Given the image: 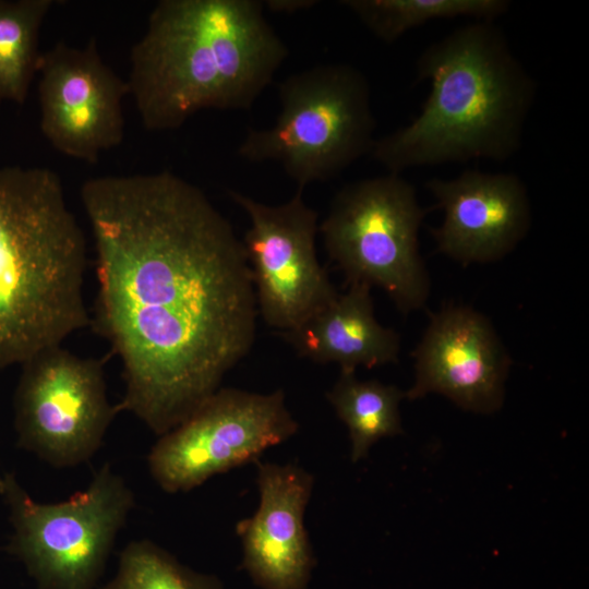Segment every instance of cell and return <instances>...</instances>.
Returning a JSON list of instances; mask_svg holds the SVG:
<instances>
[{"label": "cell", "instance_id": "3957f363", "mask_svg": "<svg viewBox=\"0 0 589 589\" xmlns=\"http://www.w3.org/2000/svg\"><path fill=\"white\" fill-rule=\"evenodd\" d=\"M416 71L418 81L430 82L419 115L375 139L370 152L388 172L503 163L519 151L537 83L494 22L471 21L430 44Z\"/></svg>", "mask_w": 589, "mask_h": 589}, {"label": "cell", "instance_id": "7c38bea8", "mask_svg": "<svg viewBox=\"0 0 589 589\" xmlns=\"http://www.w3.org/2000/svg\"><path fill=\"white\" fill-rule=\"evenodd\" d=\"M413 357L416 378L406 398L438 393L473 412L501 408L512 360L483 314L464 305L443 306L431 314Z\"/></svg>", "mask_w": 589, "mask_h": 589}, {"label": "cell", "instance_id": "d6986e66", "mask_svg": "<svg viewBox=\"0 0 589 589\" xmlns=\"http://www.w3.org/2000/svg\"><path fill=\"white\" fill-rule=\"evenodd\" d=\"M101 589H224L215 575L193 570L157 543L140 539L120 553L112 578Z\"/></svg>", "mask_w": 589, "mask_h": 589}, {"label": "cell", "instance_id": "5bb4252c", "mask_svg": "<svg viewBox=\"0 0 589 589\" xmlns=\"http://www.w3.org/2000/svg\"><path fill=\"white\" fill-rule=\"evenodd\" d=\"M313 476L287 464L257 461L260 503L253 516L237 524L242 565L262 589H305L314 567L304 527Z\"/></svg>", "mask_w": 589, "mask_h": 589}, {"label": "cell", "instance_id": "9a60e30c", "mask_svg": "<svg viewBox=\"0 0 589 589\" xmlns=\"http://www.w3.org/2000/svg\"><path fill=\"white\" fill-rule=\"evenodd\" d=\"M293 350L313 362L356 372L398 361L400 337L374 316L371 287L352 283L344 293L297 327L280 333Z\"/></svg>", "mask_w": 589, "mask_h": 589}, {"label": "cell", "instance_id": "8992f818", "mask_svg": "<svg viewBox=\"0 0 589 589\" xmlns=\"http://www.w3.org/2000/svg\"><path fill=\"white\" fill-rule=\"evenodd\" d=\"M0 496L12 526L7 550L38 589H94L135 505L132 489L109 462L61 502L35 501L11 472L0 477Z\"/></svg>", "mask_w": 589, "mask_h": 589}, {"label": "cell", "instance_id": "ffe728a7", "mask_svg": "<svg viewBox=\"0 0 589 589\" xmlns=\"http://www.w3.org/2000/svg\"><path fill=\"white\" fill-rule=\"evenodd\" d=\"M320 3L316 0H265L264 8L275 13L293 14L309 10Z\"/></svg>", "mask_w": 589, "mask_h": 589}, {"label": "cell", "instance_id": "e0dca14e", "mask_svg": "<svg viewBox=\"0 0 589 589\" xmlns=\"http://www.w3.org/2000/svg\"><path fill=\"white\" fill-rule=\"evenodd\" d=\"M339 3L386 44L437 20L466 17L495 22L512 5L508 0H344Z\"/></svg>", "mask_w": 589, "mask_h": 589}, {"label": "cell", "instance_id": "2e32d148", "mask_svg": "<svg viewBox=\"0 0 589 589\" xmlns=\"http://www.w3.org/2000/svg\"><path fill=\"white\" fill-rule=\"evenodd\" d=\"M405 397L396 386L340 372L326 398L349 430L352 461L365 457L378 440L402 433L399 402Z\"/></svg>", "mask_w": 589, "mask_h": 589}, {"label": "cell", "instance_id": "8fae6325", "mask_svg": "<svg viewBox=\"0 0 589 589\" xmlns=\"http://www.w3.org/2000/svg\"><path fill=\"white\" fill-rule=\"evenodd\" d=\"M37 73L39 125L56 151L95 164L122 143L129 85L104 61L94 38L84 47L58 41L41 52Z\"/></svg>", "mask_w": 589, "mask_h": 589}, {"label": "cell", "instance_id": "277c9868", "mask_svg": "<svg viewBox=\"0 0 589 589\" xmlns=\"http://www.w3.org/2000/svg\"><path fill=\"white\" fill-rule=\"evenodd\" d=\"M86 239L59 175L0 167V369L89 325Z\"/></svg>", "mask_w": 589, "mask_h": 589}, {"label": "cell", "instance_id": "4fadbf2b", "mask_svg": "<svg viewBox=\"0 0 589 589\" xmlns=\"http://www.w3.org/2000/svg\"><path fill=\"white\" fill-rule=\"evenodd\" d=\"M425 188L444 213L431 229L436 249L462 264L503 259L531 226L527 188L515 173L469 169L449 180L432 178Z\"/></svg>", "mask_w": 589, "mask_h": 589}, {"label": "cell", "instance_id": "5b68a950", "mask_svg": "<svg viewBox=\"0 0 589 589\" xmlns=\"http://www.w3.org/2000/svg\"><path fill=\"white\" fill-rule=\"evenodd\" d=\"M280 112L266 129H249L237 148L251 163L277 161L304 190L338 176L375 141L366 76L347 63L320 64L278 85Z\"/></svg>", "mask_w": 589, "mask_h": 589}, {"label": "cell", "instance_id": "ba28073f", "mask_svg": "<svg viewBox=\"0 0 589 589\" xmlns=\"http://www.w3.org/2000/svg\"><path fill=\"white\" fill-rule=\"evenodd\" d=\"M21 366L13 397L17 445L55 468L87 462L118 412L107 395L104 361L56 345Z\"/></svg>", "mask_w": 589, "mask_h": 589}, {"label": "cell", "instance_id": "9c48e42d", "mask_svg": "<svg viewBox=\"0 0 589 589\" xmlns=\"http://www.w3.org/2000/svg\"><path fill=\"white\" fill-rule=\"evenodd\" d=\"M298 429L281 389L260 394L220 387L158 436L147 456L148 469L163 491L188 492L216 474L257 461Z\"/></svg>", "mask_w": 589, "mask_h": 589}, {"label": "cell", "instance_id": "52a82bcc", "mask_svg": "<svg viewBox=\"0 0 589 589\" xmlns=\"http://www.w3.org/2000/svg\"><path fill=\"white\" fill-rule=\"evenodd\" d=\"M425 215L414 187L401 173L388 172L340 189L318 230L347 285L377 286L407 314L421 309L430 292L419 252Z\"/></svg>", "mask_w": 589, "mask_h": 589}, {"label": "cell", "instance_id": "30bf717a", "mask_svg": "<svg viewBox=\"0 0 589 589\" xmlns=\"http://www.w3.org/2000/svg\"><path fill=\"white\" fill-rule=\"evenodd\" d=\"M228 195L250 220L241 241L257 314L266 325L287 332L329 304L339 292L317 260L318 214L305 203L303 190L278 205L236 190Z\"/></svg>", "mask_w": 589, "mask_h": 589}, {"label": "cell", "instance_id": "ac0fdd59", "mask_svg": "<svg viewBox=\"0 0 589 589\" xmlns=\"http://www.w3.org/2000/svg\"><path fill=\"white\" fill-rule=\"evenodd\" d=\"M55 0H0V100L23 105L38 72L39 34Z\"/></svg>", "mask_w": 589, "mask_h": 589}, {"label": "cell", "instance_id": "7a4b0ae2", "mask_svg": "<svg viewBox=\"0 0 589 589\" xmlns=\"http://www.w3.org/2000/svg\"><path fill=\"white\" fill-rule=\"evenodd\" d=\"M260 0H160L130 52L127 83L143 127L176 130L204 109L248 110L288 48Z\"/></svg>", "mask_w": 589, "mask_h": 589}, {"label": "cell", "instance_id": "6da1fadb", "mask_svg": "<svg viewBox=\"0 0 589 589\" xmlns=\"http://www.w3.org/2000/svg\"><path fill=\"white\" fill-rule=\"evenodd\" d=\"M80 197L96 253L95 326L122 365L117 410L160 436L252 349L259 314L242 241L169 170L93 177Z\"/></svg>", "mask_w": 589, "mask_h": 589}]
</instances>
